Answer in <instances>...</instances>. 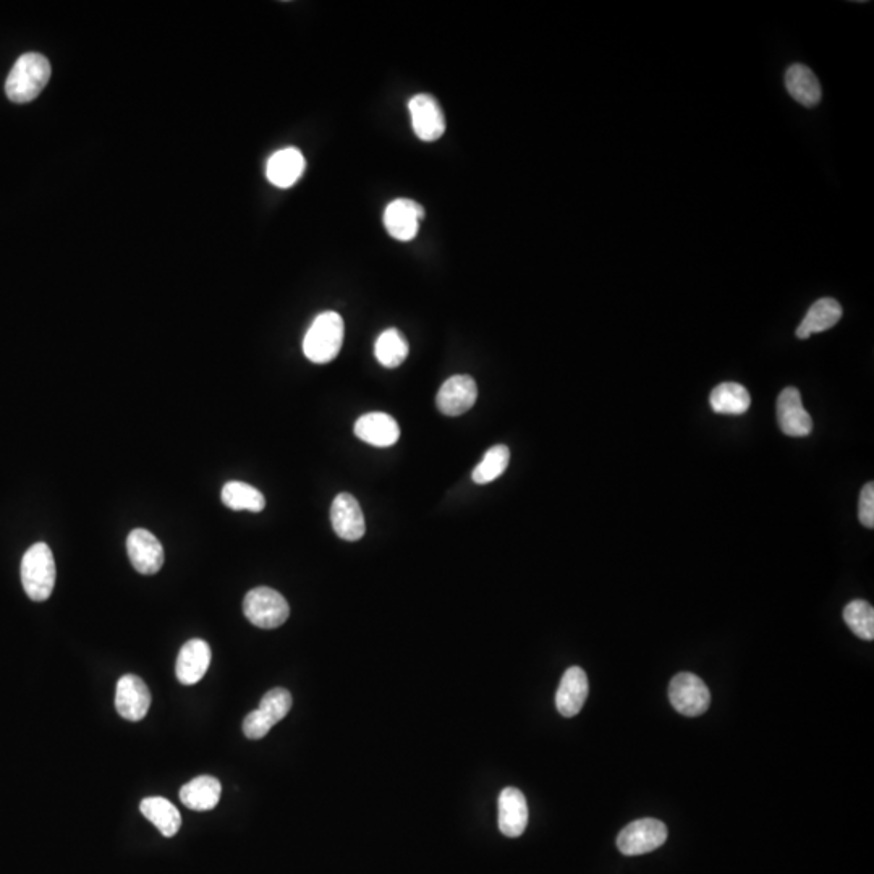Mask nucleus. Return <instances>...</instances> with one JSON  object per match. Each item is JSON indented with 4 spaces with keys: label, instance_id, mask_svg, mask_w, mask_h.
<instances>
[{
    "label": "nucleus",
    "instance_id": "nucleus-14",
    "mask_svg": "<svg viewBox=\"0 0 874 874\" xmlns=\"http://www.w3.org/2000/svg\"><path fill=\"white\" fill-rule=\"evenodd\" d=\"M211 648L208 643L203 640H190L182 646L177 664H175V675L182 685H195L203 679L209 666H211Z\"/></svg>",
    "mask_w": 874,
    "mask_h": 874
},
{
    "label": "nucleus",
    "instance_id": "nucleus-29",
    "mask_svg": "<svg viewBox=\"0 0 874 874\" xmlns=\"http://www.w3.org/2000/svg\"><path fill=\"white\" fill-rule=\"evenodd\" d=\"M858 518L862 522L863 527H874V484L868 483L863 486L862 494H860V504H858Z\"/></svg>",
    "mask_w": 874,
    "mask_h": 874
},
{
    "label": "nucleus",
    "instance_id": "nucleus-15",
    "mask_svg": "<svg viewBox=\"0 0 874 874\" xmlns=\"http://www.w3.org/2000/svg\"><path fill=\"white\" fill-rule=\"evenodd\" d=\"M355 436L370 446L391 447L399 441V423L387 413H366L355 423Z\"/></svg>",
    "mask_w": 874,
    "mask_h": 874
},
{
    "label": "nucleus",
    "instance_id": "nucleus-8",
    "mask_svg": "<svg viewBox=\"0 0 874 874\" xmlns=\"http://www.w3.org/2000/svg\"><path fill=\"white\" fill-rule=\"evenodd\" d=\"M151 706V693L148 685L133 674L120 677L115 692V708L122 718L130 722L145 719Z\"/></svg>",
    "mask_w": 874,
    "mask_h": 874
},
{
    "label": "nucleus",
    "instance_id": "nucleus-3",
    "mask_svg": "<svg viewBox=\"0 0 874 874\" xmlns=\"http://www.w3.org/2000/svg\"><path fill=\"white\" fill-rule=\"evenodd\" d=\"M22 582L28 598L36 603L46 601L51 596L56 586V561L46 543H36L25 552Z\"/></svg>",
    "mask_w": 874,
    "mask_h": 874
},
{
    "label": "nucleus",
    "instance_id": "nucleus-22",
    "mask_svg": "<svg viewBox=\"0 0 874 874\" xmlns=\"http://www.w3.org/2000/svg\"><path fill=\"white\" fill-rule=\"evenodd\" d=\"M141 813L156 826L164 837H174L182 826V816L174 803L167 798H145L140 805Z\"/></svg>",
    "mask_w": 874,
    "mask_h": 874
},
{
    "label": "nucleus",
    "instance_id": "nucleus-17",
    "mask_svg": "<svg viewBox=\"0 0 874 874\" xmlns=\"http://www.w3.org/2000/svg\"><path fill=\"white\" fill-rule=\"evenodd\" d=\"M588 698V677L580 667H570L562 675L561 685L556 693L557 711L564 718H573L582 711Z\"/></svg>",
    "mask_w": 874,
    "mask_h": 874
},
{
    "label": "nucleus",
    "instance_id": "nucleus-21",
    "mask_svg": "<svg viewBox=\"0 0 874 874\" xmlns=\"http://www.w3.org/2000/svg\"><path fill=\"white\" fill-rule=\"evenodd\" d=\"M221 782L213 776H200L183 785L180 800L193 811H209L221 800Z\"/></svg>",
    "mask_w": 874,
    "mask_h": 874
},
{
    "label": "nucleus",
    "instance_id": "nucleus-26",
    "mask_svg": "<svg viewBox=\"0 0 874 874\" xmlns=\"http://www.w3.org/2000/svg\"><path fill=\"white\" fill-rule=\"evenodd\" d=\"M510 462V450L505 446H494L484 454L483 460L473 470V481L476 484H488L497 480L507 470Z\"/></svg>",
    "mask_w": 874,
    "mask_h": 874
},
{
    "label": "nucleus",
    "instance_id": "nucleus-28",
    "mask_svg": "<svg viewBox=\"0 0 874 874\" xmlns=\"http://www.w3.org/2000/svg\"><path fill=\"white\" fill-rule=\"evenodd\" d=\"M292 695L285 688H274L263 696L259 703L258 713L263 716L272 727L289 714L292 709Z\"/></svg>",
    "mask_w": 874,
    "mask_h": 874
},
{
    "label": "nucleus",
    "instance_id": "nucleus-9",
    "mask_svg": "<svg viewBox=\"0 0 874 874\" xmlns=\"http://www.w3.org/2000/svg\"><path fill=\"white\" fill-rule=\"evenodd\" d=\"M478 399L475 379L468 374H457L447 379L437 392L436 404L439 412L447 416L467 413Z\"/></svg>",
    "mask_w": 874,
    "mask_h": 874
},
{
    "label": "nucleus",
    "instance_id": "nucleus-12",
    "mask_svg": "<svg viewBox=\"0 0 874 874\" xmlns=\"http://www.w3.org/2000/svg\"><path fill=\"white\" fill-rule=\"evenodd\" d=\"M777 421L785 436L805 437L813 431V420L802 404L797 387H787L777 399Z\"/></svg>",
    "mask_w": 874,
    "mask_h": 874
},
{
    "label": "nucleus",
    "instance_id": "nucleus-13",
    "mask_svg": "<svg viewBox=\"0 0 874 874\" xmlns=\"http://www.w3.org/2000/svg\"><path fill=\"white\" fill-rule=\"evenodd\" d=\"M332 528L345 541H358L365 536V517L360 504L352 494L342 493L334 499L331 507Z\"/></svg>",
    "mask_w": 874,
    "mask_h": 874
},
{
    "label": "nucleus",
    "instance_id": "nucleus-6",
    "mask_svg": "<svg viewBox=\"0 0 874 874\" xmlns=\"http://www.w3.org/2000/svg\"><path fill=\"white\" fill-rule=\"evenodd\" d=\"M666 841V824L659 819L645 818L633 821L620 831L617 847L627 857H635L659 849Z\"/></svg>",
    "mask_w": 874,
    "mask_h": 874
},
{
    "label": "nucleus",
    "instance_id": "nucleus-2",
    "mask_svg": "<svg viewBox=\"0 0 874 874\" xmlns=\"http://www.w3.org/2000/svg\"><path fill=\"white\" fill-rule=\"evenodd\" d=\"M344 319L336 311L316 316L303 339V353L308 360L324 365L336 360L344 344Z\"/></svg>",
    "mask_w": 874,
    "mask_h": 874
},
{
    "label": "nucleus",
    "instance_id": "nucleus-25",
    "mask_svg": "<svg viewBox=\"0 0 874 874\" xmlns=\"http://www.w3.org/2000/svg\"><path fill=\"white\" fill-rule=\"evenodd\" d=\"M222 502L232 510L261 512L266 507L263 493L242 481H229L222 488Z\"/></svg>",
    "mask_w": 874,
    "mask_h": 874
},
{
    "label": "nucleus",
    "instance_id": "nucleus-16",
    "mask_svg": "<svg viewBox=\"0 0 874 874\" xmlns=\"http://www.w3.org/2000/svg\"><path fill=\"white\" fill-rule=\"evenodd\" d=\"M499 829L507 837L522 836L528 824L527 798L515 789L507 787L499 795Z\"/></svg>",
    "mask_w": 874,
    "mask_h": 874
},
{
    "label": "nucleus",
    "instance_id": "nucleus-24",
    "mask_svg": "<svg viewBox=\"0 0 874 874\" xmlns=\"http://www.w3.org/2000/svg\"><path fill=\"white\" fill-rule=\"evenodd\" d=\"M408 347L407 339L399 329H387L382 332L381 336L376 340L374 345V355L378 358L379 363L386 368H397L407 360Z\"/></svg>",
    "mask_w": 874,
    "mask_h": 874
},
{
    "label": "nucleus",
    "instance_id": "nucleus-5",
    "mask_svg": "<svg viewBox=\"0 0 874 874\" xmlns=\"http://www.w3.org/2000/svg\"><path fill=\"white\" fill-rule=\"evenodd\" d=\"M669 700L675 711L688 718H696L708 711L711 705V693L698 675L692 672H680L669 685Z\"/></svg>",
    "mask_w": 874,
    "mask_h": 874
},
{
    "label": "nucleus",
    "instance_id": "nucleus-11",
    "mask_svg": "<svg viewBox=\"0 0 874 874\" xmlns=\"http://www.w3.org/2000/svg\"><path fill=\"white\" fill-rule=\"evenodd\" d=\"M127 551L133 569L143 575H154L164 565L162 544L145 528H136L128 535Z\"/></svg>",
    "mask_w": 874,
    "mask_h": 874
},
{
    "label": "nucleus",
    "instance_id": "nucleus-7",
    "mask_svg": "<svg viewBox=\"0 0 874 874\" xmlns=\"http://www.w3.org/2000/svg\"><path fill=\"white\" fill-rule=\"evenodd\" d=\"M413 130L421 141H436L446 132V117L431 94H416L408 102Z\"/></svg>",
    "mask_w": 874,
    "mask_h": 874
},
{
    "label": "nucleus",
    "instance_id": "nucleus-19",
    "mask_svg": "<svg viewBox=\"0 0 874 874\" xmlns=\"http://www.w3.org/2000/svg\"><path fill=\"white\" fill-rule=\"evenodd\" d=\"M785 88L798 104L805 107L818 106L821 94H823L815 73L803 64H794L787 68Z\"/></svg>",
    "mask_w": 874,
    "mask_h": 874
},
{
    "label": "nucleus",
    "instance_id": "nucleus-23",
    "mask_svg": "<svg viewBox=\"0 0 874 874\" xmlns=\"http://www.w3.org/2000/svg\"><path fill=\"white\" fill-rule=\"evenodd\" d=\"M709 405L719 415H742L750 408V392L737 382H722L709 395Z\"/></svg>",
    "mask_w": 874,
    "mask_h": 874
},
{
    "label": "nucleus",
    "instance_id": "nucleus-4",
    "mask_svg": "<svg viewBox=\"0 0 874 874\" xmlns=\"http://www.w3.org/2000/svg\"><path fill=\"white\" fill-rule=\"evenodd\" d=\"M243 612L251 624L271 630L285 624L290 616V607L279 591L259 586L245 596Z\"/></svg>",
    "mask_w": 874,
    "mask_h": 874
},
{
    "label": "nucleus",
    "instance_id": "nucleus-10",
    "mask_svg": "<svg viewBox=\"0 0 874 874\" xmlns=\"http://www.w3.org/2000/svg\"><path fill=\"white\" fill-rule=\"evenodd\" d=\"M425 219V208L420 203L400 198L387 204L384 225L387 232L400 242H410L418 234L420 222Z\"/></svg>",
    "mask_w": 874,
    "mask_h": 874
},
{
    "label": "nucleus",
    "instance_id": "nucleus-1",
    "mask_svg": "<svg viewBox=\"0 0 874 874\" xmlns=\"http://www.w3.org/2000/svg\"><path fill=\"white\" fill-rule=\"evenodd\" d=\"M49 80H51L49 60L38 52H28L13 65L12 72L5 81V93L10 101L25 104L38 98Z\"/></svg>",
    "mask_w": 874,
    "mask_h": 874
},
{
    "label": "nucleus",
    "instance_id": "nucleus-27",
    "mask_svg": "<svg viewBox=\"0 0 874 874\" xmlns=\"http://www.w3.org/2000/svg\"><path fill=\"white\" fill-rule=\"evenodd\" d=\"M845 624L858 638L871 641L874 638V609L870 603L857 599L844 609Z\"/></svg>",
    "mask_w": 874,
    "mask_h": 874
},
{
    "label": "nucleus",
    "instance_id": "nucleus-20",
    "mask_svg": "<svg viewBox=\"0 0 874 874\" xmlns=\"http://www.w3.org/2000/svg\"><path fill=\"white\" fill-rule=\"evenodd\" d=\"M842 306L839 305L834 298H821L818 302L811 305L807 316L803 318L800 326L797 327L798 339H808L811 334L818 332L829 331L831 327L836 326L842 318Z\"/></svg>",
    "mask_w": 874,
    "mask_h": 874
},
{
    "label": "nucleus",
    "instance_id": "nucleus-18",
    "mask_svg": "<svg viewBox=\"0 0 874 874\" xmlns=\"http://www.w3.org/2000/svg\"><path fill=\"white\" fill-rule=\"evenodd\" d=\"M305 167V157L297 148H285L269 157L266 175L272 185L289 188L300 180Z\"/></svg>",
    "mask_w": 874,
    "mask_h": 874
}]
</instances>
